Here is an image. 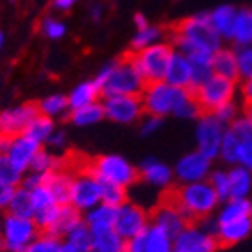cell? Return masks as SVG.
I'll return each mask as SVG.
<instances>
[{
	"mask_svg": "<svg viewBox=\"0 0 252 252\" xmlns=\"http://www.w3.org/2000/svg\"><path fill=\"white\" fill-rule=\"evenodd\" d=\"M145 106V113L156 115V117H177L184 120H198L203 115L194 90L173 87L168 81H156L147 83L143 94H141Z\"/></svg>",
	"mask_w": 252,
	"mask_h": 252,
	"instance_id": "1",
	"label": "cell"
},
{
	"mask_svg": "<svg viewBox=\"0 0 252 252\" xmlns=\"http://www.w3.org/2000/svg\"><path fill=\"white\" fill-rule=\"evenodd\" d=\"M171 44L180 53L192 57V55L203 53H215L222 46V37L215 32L210 23V13L206 14H194L177 21L169 29Z\"/></svg>",
	"mask_w": 252,
	"mask_h": 252,
	"instance_id": "2",
	"label": "cell"
},
{
	"mask_svg": "<svg viewBox=\"0 0 252 252\" xmlns=\"http://www.w3.org/2000/svg\"><path fill=\"white\" fill-rule=\"evenodd\" d=\"M169 198L177 203L189 222H201L214 217L222 203L208 180L180 184L169 190Z\"/></svg>",
	"mask_w": 252,
	"mask_h": 252,
	"instance_id": "3",
	"label": "cell"
},
{
	"mask_svg": "<svg viewBox=\"0 0 252 252\" xmlns=\"http://www.w3.org/2000/svg\"><path fill=\"white\" fill-rule=\"evenodd\" d=\"M94 80L102 89L104 95H141L147 87V81L134 65L130 55L127 53L124 59L106 63L99 69Z\"/></svg>",
	"mask_w": 252,
	"mask_h": 252,
	"instance_id": "4",
	"label": "cell"
},
{
	"mask_svg": "<svg viewBox=\"0 0 252 252\" xmlns=\"http://www.w3.org/2000/svg\"><path fill=\"white\" fill-rule=\"evenodd\" d=\"M175 53V46L171 42H157L148 48H143L139 51H130V59L141 72L147 83H156V81H162L168 65L173 59Z\"/></svg>",
	"mask_w": 252,
	"mask_h": 252,
	"instance_id": "5",
	"label": "cell"
},
{
	"mask_svg": "<svg viewBox=\"0 0 252 252\" xmlns=\"http://www.w3.org/2000/svg\"><path fill=\"white\" fill-rule=\"evenodd\" d=\"M0 233L7 252H25L29 245L41 235L34 219L18 217L5 212L0 219Z\"/></svg>",
	"mask_w": 252,
	"mask_h": 252,
	"instance_id": "6",
	"label": "cell"
},
{
	"mask_svg": "<svg viewBox=\"0 0 252 252\" xmlns=\"http://www.w3.org/2000/svg\"><path fill=\"white\" fill-rule=\"evenodd\" d=\"M89 166L99 180L111 182V184L122 185L127 189H130L139 180L138 168L132 162H129L126 157L117 156V154L95 157Z\"/></svg>",
	"mask_w": 252,
	"mask_h": 252,
	"instance_id": "7",
	"label": "cell"
},
{
	"mask_svg": "<svg viewBox=\"0 0 252 252\" xmlns=\"http://www.w3.org/2000/svg\"><path fill=\"white\" fill-rule=\"evenodd\" d=\"M238 85L240 81H233L214 74L205 83L199 85L198 89H194V97H196L203 113H212L219 106L229 101H236Z\"/></svg>",
	"mask_w": 252,
	"mask_h": 252,
	"instance_id": "8",
	"label": "cell"
},
{
	"mask_svg": "<svg viewBox=\"0 0 252 252\" xmlns=\"http://www.w3.org/2000/svg\"><path fill=\"white\" fill-rule=\"evenodd\" d=\"M99 203H101V180L95 177V173L90 169V166L72 173L69 205L85 214Z\"/></svg>",
	"mask_w": 252,
	"mask_h": 252,
	"instance_id": "9",
	"label": "cell"
},
{
	"mask_svg": "<svg viewBox=\"0 0 252 252\" xmlns=\"http://www.w3.org/2000/svg\"><path fill=\"white\" fill-rule=\"evenodd\" d=\"M226 129L227 126H224L214 113H203L196 120V150H199L208 159L217 160Z\"/></svg>",
	"mask_w": 252,
	"mask_h": 252,
	"instance_id": "10",
	"label": "cell"
},
{
	"mask_svg": "<svg viewBox=\"0 0 252 252\" xmlns=\"http://www.w3.org/2000/svg\"><path fill=\"white\" fill-rule=\"evenodd\" d=\"M101 102L104 117L115 124L130 126L147 115L141 95H104Z\"/></svg>",
	"mask_w": 252,
	"mask_h": 252,
	"instance_id": "11",
	"label": "cell"
},
{
	"mask_svg": "<svg viewBox=\"0 0 252 252\" xmlns=\"http://www.w3.org/2000/svg\"><path fill=\"white\" fill-rule=\"evenodd\" d=\"M219 240L201 222H189L175 236V251L178 252H217Z\"/></svg>",
	"mask_w": 252,
	"mask_h": 252,
	"instance_id": "12",
	"label": "cell"
},
{
	"mask_svg": "<svg viewBox=\"0 0 252 252\" xmlns=\"http://www.w3.org/2000/svg\"><path fill=\"white\" fill-rule=\"evenodd\" d=\"M212 169H214V160L203 156L199 150H192L177 160L173 171L178 184H194V182L208 180Z\"/></svg>",
	"mask_w": 252,
	"mask_h": 252,
	"instance_id": "13",
	"label": "cell"
},
{
	"mask_svg": "<svg viewBox=\"0 0 252 252\" xmlns=\"http://www.w3.org/2000/svg\"><path fill=\"white\" fill-rule=\"evenodd\" d=\"M41 148V143L29 138L27 134L13 136V138L4 136L2 143H0V152L5 154L11 159V162L23 173H29L30 164H32V160H34V157L37 156V152Z\"/></svg>",
	"mask_w": 252,
	"mask_h": 252,
	"instance_id": "14",
	"label": "cell"
},
{
	"mask_svg": "<svg viewBox=\"0 0 252 252\" xmlns=\"http://www.w3.org/2000/svg\"><path fill=\"white\" fill-rule=\"evenodd\" d=\"M150 224L152 217L143 206L136 205L132 201H127L122 206H118L115 229L126 240L134 238L139 233H143Z\"/></svg>",
	"mask_w": 252,
	"mask_h": 252,
	"instance_id": "15",
	"label": "cell"
},
{
	"mask_svg": "<svg viewBox=\"0 0 252 252\" xmlns=\"http://www.w3.org/2000/svg\"><path fill=\"white\" fill-rule=\"evenodd\" d=\"M39 115L37 102H21L0 111V129L4 136H20L25 134L29 124Z\"/></svg>",
	"mask_w": 252,
	"mask_h": 252,
	"instance_id": "16",
	"label": "cell"
},
{
	"mask_svg": "<svg viewBox=\"0 0 252 252\" xmlns=\"http://www.w3.org/2000/svg\"><path fill=\"white\" fill-rule=\"evenodd\" d=\"M175 249V238L156 224L139 233L134 238L127 240L126 252H173Z\"/></svg>",
	"mask_w": 252,
	"mask_h": 252,
	"instance_id": "17",
	"label": "cell"
},
{
	"mask_svg": "<svg viewBox=\"0 0 252 252\" xmlns=\"http://www.w3.org/2000/svg\"><path fill=\"white\" fill-rule=\"evenodd\" d=\"M150 217H152V224H156V226H159L160 229L169 233L173 238H175V236L189 224L187 217L182 214L178 205L173 201L169 196L166 199H162V201L152 210Z\"/></svg>",
	"mask_w": 252,
	"mask_h": 252,
	"instance_id": "18",
	"label": "cell"
},
{
	"mask_svg": "<svg viewBox=\"0 0 252 252\" xmlns=\"http://www.w3.org/2000/svg\"><path fill=\"white\" fill-rule=\"evenodd\" d=\"M139 178L148 184L154 189L159 190H171L175 182V171L168 164L159 160L157 157H145L139 164Z\"/></svg>",
	"mask_w": 252,
	"mask_h": 252,
	"instance_id": "19",
	"label": "cell"
},
{
	"mask_svg": "<svg viewBox=\"0 0 252 252\" xmlns=\"http://www.w3.org/2000/svg\"><path fill=\"white\" fill-rule=\"evenodd\" d=\"M215 238L219 240L220 247H231L252 235V219L244 217L227 222H217L215 220Z\"/></svg>",
	"mask_w": 252,
	"mask_h": 252,
	"instance_id": "20",
	"label": "cell"
},
{
	"mask_svg": "<svg viewBox=\"0 0 252 252\" xmlns=\"http://www.w3.org/2000/svg\"><path fill=\"white\" fill-rule=\"evenodd\" d=\"M164 81H168L173 87L192 90V62L189 60L187 55L175 50L166 76H164Z\"/></svg>",
	"mask_w": 252,
	"mask_h": 252,
	"instance_id": "21",
	"label": "cell"
},
{
	"mask_svg": "<svg viewBox=\"0 0 252 252\" xmlns=\"http://www.w3.org/2000/svg\"><path fill=\"white\" fill-rule=\"evenodd\" d=\"M212 69L214 74L222 76L227 80L240 81L238 74V59H236L235 46H220L212 57Z\"/></svg>",
	"mask_w": 252,
	"mask_h": 252,
	"instance_id": "22",
	"label": "cell"
},
{
	"mask_svg": "<svg viewBox=\"0 0 252 252\" xmlns=\"http://www.w3.org/2000/svg\"><path fill=\"white\" fill-rule=\"evenodd\" d=\"M117 210L115 206L106 205V203H99L94 208L87 210L83 214V222L92 229V231H101V229H109L115 227V220H117Z\"/></svg>",
	"mask_w": 252,
	"mask_h": 252,
	"instance_id": "23",
	"label": "cell"
},
{
	"mask_svg": "<svg viewBox=\"0 0 252 252\" xmlns=\"http://www.w3.org/2000/svg\"><path fill=\"white\" fill-rule=\"evenodd\" d=\"M127 240L115 227L94 231L90 252H126Z\"/></svg>",
	"mask_w": 252,
	"mask_h": 252,
	"instance_id": "24",
	"label": "cell"
},
{
	"mask_svg": "<svg viewBox=\"0 0 252 252\" xmlns=\"http://www.w3.org/2000/svg\"><path fill=\"white\" fill-rule=\"evenodd\" d=\"M236 14H238V9L235 5H219L217 9H214L210 13V23L215 29L222 41H231L233 29H235V21Z\"/></svg>",
	"mask_w": 252,
	"mask_h": 252,
	"instance_id": "25",
	"label": "cell"
},
{
	"mask_svg": "<svg viewBox=\"0 0 252 252\" xmlns=\"http://www.w3.org/2000/svg\"><path fill=\"white\" fill-rule=\"evenodd\" d=\"M229 198H251L252 194V171L245 166H229Z\"/></svg>",
	"mask_w": 252,
	"mask_h": 252,
	"instance_id": "26",
	"label": "cell"
},
{
	"mask_svg": "<svg viewBox=\"0 0 252 252\" xmlns=\"http://www.w3.org/2000/svg\"><path fill=\"white\" fill-rule=\"evenodd\" d=\"M69 104L71 109L81 108V106L92 104L102 99V89L97 85L95 80H87L81 81L69 92Z\"/></svg>",
	"mask_w": 252,
	"mask_h": 252,
	"instance_id": "27",
	"label": "cell"
},
{
	"mask_svg": "<svg viewBox=\"0 0 252 252\" xmlns=\"http://www.w3.org/2000/svg\"><path fill=\"white\" fill-rule=\"evenodd\" d=\"M252 201L249 198H227L220 203L219 210L215 212V220L217 222H227V220H236V219L251 217Z\"/></svg>",
	"mask_w": 252,
	"mask_h": 252,
	"instance_id": "28",
	"label": "cell"
},
{
	"mask_svg": "<svg viewBox=\"0 0 252 252\" xmlns=\"http://www.w3.org/2000/svg\"><path fill=\"white\" fill-rule=\"evenodd\" d=\"M81 222H83V214H81L80 210H76L72 205H62L57 222H55L50 231H46V233L59 236V238L63 240L76 226H80Z\"/></svg>",
	"mask_w": 252,
	"mask_h": 252,
	"instance_id": "29",
	"label": "cell"
},
{
	"mask_svg": "<svg viewBox=\"0 0 252 252\" xmlns=\"http://www.w3.org/2000/svg\"><path fill=\"white\" fill-rule=\"evenodd\" d=\"M71 180H72V173H69L67 169L44 175V184L50 187V190L53 192V196L57 198V201H59L60 205H69V198H71Z\"/></svg>",
	"mask_w": 252,
	"mask_h": 252,
	"instance_id": "30",
	"label": "cell"
},
{
	"mask_svg": "<svg viewBox=\"0 0 252 252\" xmlns=\"http://www.w3.org/2000/svg\"><path fill=\"white\" fill-rule=\"evenodd\" d=\"M104 118H106L104 108H102L101 101L92 102V104H87V106H81V108L71 109V113H69V120H71V124L76 127L95 126V124L102 122Z\"/></svg>",
	"mask_w": 252,
	"mask_h": 252,
	"instance_id": "31",
	"label": "cell"
},
{
	"mask_svg": "<svg viewBox=\"0 0 252 252\" xmlns=\"http://www.w3.org/2000/svg\"><path fill=\"white\" fill-rule=\"evenodd\" d=\"M39 113L44 117H50L53 120L62 118L71 113V104H69V97L63 94H51V95L42 97L41 101L37 102Z\"/></svg>",
	"mask_w": 252,
	"mask_h": 252,
	"instance_id": "32",
	"label": "cell"
},
{
	"mask_svg": "<svg viewBox=\"0 0 252 252\" xmlns=\"http://www.w3.org/2000/svg\"><path fill=\"white\" fill-rule=\"evenodd\" d=\"M62 169H65L63 157H59L53 150L41 148L37 152V156L34 157V160H32V164H30L29 171L39 173V175H50V173L62 171Z\"/></svg>",
	"mask_w": 252,
	"mask_h": 252,
	"instance_id": "33",
	"label": "cell"
},
{
	"mask_svg": "<svg viewBox=\"0 0 252 252\" xmlns=\"http://www.w3.org/2000/svg\"><path fill=\"white\" fill-rule=\"evenodd\" d=\"M7 212L13 215H18V217L34 219L35 205H34V198H32V190L18 185L13 192V198L9 201Z\"/></svg>",
	"mask_w": 252,
	"mask_h": 252,
	"instance_id": "34",
	"label": "cell"
},
{
	"mask_svg": "<svg viewBox=\"0 0 252 252\" xmlns=\"http://www.w3.org/2000/svg\"><path fill=\"white\" fill-rule=\"evenodd\" d=\"M233 46H247L252 44V9H238L235 21V29L231 35Z\"/></svg>",
	"mask_w": 252,
	"mask_h": 252,
	"instance_id": "35",
	"label": "cell"
},
{
	"mask_svg": "<svg viewBox=\"0 0 252 252\" xmlns=\"http://www.w3.org/2000/svg\"><path fill=\"white\" fill-rule=\"evenodd\" d=\"M55 130H57V126H55L53 118L44 117V115L39 113L37 117H35L34 120L29 124V127H27V130H25V134L29 136V138L35 139L37 143H41L42 147H44Z\"/></svg>",
	"mask_w": 252,
	"mask_h": 252,
	"instance_id": "36",
	"label": "cell"
},
{
	"mask_svg": "<svg viewBox=\"0 0 252 252\" xmlns=\"http://www.w3.org/2000/svg\"><path fill=\"white\" fill-rule=\"evenodd\" d=\"M240 147H242V139L231 129H226V134H224L222 143H220V150H219V160H222L227 166L238 164Z\"/></svg>",
	"mask_w": 252,
	"mask_h": 252,
	"instance_id": "37",
	"label": "cell"
},
{
	"mask_svg": "<svg viewBox=\"0 0 252 252\" xmlns=\"http://www.w3.org/2000/svg\"><path fill=\"white\" fill-rule=\"evenodd\" d=\"M127 190L129 189L122 187V185L101 180V203H106V205H111L115 208H118V206H122L124 203L129 201V192Z\"/></svg>",
	"mask_w": 252,
	"mask_h": 252,
	"instance_id": "38",
	"label": "cell"
},
{
	"mask_svg": "<svg viewBox=\"0 0 252 252\" xmlns=\"http://www.w3.org/2000/svg\"><path fill=\"white\" fill-rule=\"evenodd\" d=\"M162 35L164 30L156 25H148L147 29L138 30L136 35L132 37V41H130V51H139L143 48L152 46V44H157V42H160Z\"/></svg>",
	"mask_w": 252,
	"mask_h": 252,
	"instance_id": "39",
	"label": "cell"
},
{
	"mask_svg": "<svg viewBox=\"0 0 252 252\" xmlns=\"http://www.w3.org/2000/svg\"><path fill=\"white\" fill-rule=\"evenodd\" d=\"M92 236L94 231L90 229L85 222H81L80 226H76L67 236H65V242L76 247L80 252H90V247H92Z\"/></svg>",
	"mask_w": 252,
	"mask_h": 252,
	"instance_id": "40",
	"label": "cell"
},
{
	"mask_svg": "<svg viewBox=\"0 0 252 252\" xmlns=\"http://www.w3.org/2000/svg\"><path fill=\"white\" fill-rule=\"evenodd\" d=\"M23 177H25V173L20 171V169L11 162V159H9L5 154L0 152V184L18 187V185H21V182H23Z\"/></svg>",
	"mask_w": 252,
	"mask_h": 252,
	"instance_id": "41",
	"label": "cell"
},
{
	"mask_svg": "<svg viewBox=\"0 0 252 252\" xmlns=\"http://www.w3.org/2000/svg\"><path fill=\"white\" fill-rule=\"evenodd\" d=\"M208 182L214 187V190L219 194L220 201H226L229 198V173L224 168H214L208 177Z\"/></svg>",
	"mask_w": 252,
	"mask_h": 252,
	"instance_id": "42",
	"label": "cell"
},
{
	"mask_svg": "<svg viewBox=\"0 0 252 252\" xmlns=\"http://www.w3.org/2000/svg\"><path fill=\"white\" fill-rule=\"evenodd\" d=\"M60 244H62V238L50 233H41L37 238L29 245L25 252H59Z\"/></svg>",
	"mask_w": 252,
	"mask_h": 252,
	"instance_id": "43",
	"label": "cell"
},
{
	"mask_svg": "<svg viewBox=\"0 0 252 252\" xmlns=\"http://www.w3.org/2000/svg\"><path fill=\"white\" fill-rule=\"evenodd\" d=\"M236 50V59H238V74L240 81L251 80L252 78V44L247 46H238Z\"/></svg>",
	"mask_w": 252,
	"mask_h": 252,
	"instance_id": "44",
	"label": "cell"
},
{
	"mask_svg": "<svg viewBox=\"0 0 252 252\" xmlns=\"http://www.w3.org/2000/svg\"><path fill=\"white\" fill-rule=\"evenodd\" d=\"M242 109H244V106H240L236 101H229V102H226V104L219 106V108L215 109V111H212V113H214L224 126H229V124L242 113Z\"/></svg>",
	"mask_w": 252,
	"mask_h": 252,
	"instance_id": "45",
	"label": "cell"
},
{
	"mask_svg": "<svg viewBox=\"0 0 252 252\" xmlns=\"http://www.w3.org/2000/svg\"><path fill=\"white\" fill-rule=\"evenodd\" d=\"M227 129H231L233 132L242 139V141H244V139L252 138V120L244 113V109H242V113H240L238 117H236L235 120L227 126Z\"/></svg>",
	"mask_w": 252,
	"mask_h": 252,
	"instance_id": "46",
	"label": "cell"
},
{
	"mask_svg": "<svg viewBox=\"0 0 252 252\" xmlns=\"http://www.w3.org/2000/svg\"><path fill=\"white\" fill-rule=\"evenodd\" d=\"M41 32L46 35L48 39H62L65 35V25H63L60 20H55L51 16H46L41 23Z\"/></svg>",
	"mask_w": 252,
	"mask_h": 252,
	"instance_id": "47",
	"label": "cell"
},
{
	"mask_svg": "<svg viewBox=\"0 0 252 252\" xmlns=\"http://www.w3.org/2000/svg\"><path fill=\"white\" fill-rule=\"evenodd\" d=\"M164 118L156 117V115H145L143 120H141V126H139V134L148 138V136H154L157 130L162 127Z\"/></svg>",
	"mask_w": 252,
	"mask_h": 252,
	"instance_id": "48",
	"label": "cell"
},
{
	"mask_svg": "<svg viewBox=\"0 0 252 252\" xmlns=\"http://www.w3.org/2000/svg\"><path fill=\"white\" fill-rule=\"evenodd\" d=\"M238 164L240 166H245V168L252 171V138L244 139V141H242L240 156H238Z\"/></svg>",
	"mask_w": 252,
	"mask_h": 252,
	"instance_id": "49",
	"label": "cell"
},
{
	"mask_svg": "<svg viewBox=\"0 0 252 252\" xmlns=\"http://www.w3.org/2000/svg\"><path fill=\"white\" fill-rule=\"evenodd\" d=\"M69 143V139H67V132L62 129H57L51 134V138L48 139V147H50V150H62V148H65Z\"/></svg>",
	"mask_w": 252,
	"mask_h": 252,
	"instance_id": "50",
	"label": "cell"
},
{
	"mask_svg": "<svg viewBox=\"0 0 252 252\" xmlns=\"http://www.w3.org/2000/svg\"><path fill=\"white\" fill-rule=\"evenodd\" d=\"M238 94H240L242 106H244V108H252V78L251 80L240 81Z\"/></svg>",
	"mask_w": 252,
	"mask_h": 252,
	"instance_id": "51",
	"label": "cell"
},
{
	"mask_svg": "<svg viewBox=\"0 0 252 252\" xmlns=\"http://www.w3.org/2000/svg\"><path fill=\"white\" fill-rule=\"evenodd\" d=\"M14 189H16V187L0 184V212H7L9 201H11V198H13Z\"/></svg>",
	"mask_w": 252,
	"mask_h": 252,
	"instance_id": "52",
	"label": "cell"
},
{
	"mask_svg": "<svg viewBox=\"0 0 252 252\" xmlns=\"http://www.w3.org/2000/svg\"><path fill=\"white\" fill-rule=\"evenodd\" d=\"M76 4V0H53V7L59 11H67Z\"/></svg>",
	"mask_w": 252,
	"mask_h": 252,
	"instance_id": "53",
	"label": "cell"
},
{
	"mask_svg": "<svg viewBox=\"0 0 252 252\" xmlns=\"http://www.w3.org/2000/svg\"><path fill=\"white\" fill-rule=\"evenodd\" d=\"M134 23H136V29H138V30H143V29H147V27L150 25L143 14H136V16H134Z\"/></svg>",
	"mask_w": 252,
	"mask_h": 252,
	"instance_id": "54",
	"label": "cell"
},
{
	"mask_svg": "<svg viewBox=\"0 0 252 252\" xmlns=\"http://www.w3.org/2000/svg\"><path fill=\"white\" fill-rule=\"evenodd\" d=\"M59 252H80L76 247H72L69 242H65V240H62V244H60V249Z\"/></svg>",
	"mask_w": 252,
	"mask_h": 252,
	"instance_id": "55",
	"label": "cell"
},
{
	"mask_svg": "<svg viewBox=\"0 0 252 252\" xmlns=\"http://www.w3.org/2000/svg\"><path fill=\"white\" fill-rule=\"evenodd\" d=\"M244 113L247 115V117L252 120V108H244Z\"/></svg>",
	"mask_w": 252,
	"mask_h": 252,
	"instance_id": "56",
	"label": "cell"
},
{
	"mask_svg": "<svg viewBox=\"0 0 252 252\" xmlns=\"http://www.w3.org/2000/svg\"><path fill=\"white\" fill-rule=\"evenodd\" d=\"M5 251V245H4V238H2V233H0V252Z\"/></svg>",
	"mask_w": 252,
	"mask_h": 252,
	"instance_id": "57",
	"label": "cell"
},
{
	"mask_svg": "<svg viewBox=\"0 0 252 252\" xmlns=\"http://www.w3.org/2000/svg\"><path fill=\"white\" fill-rule=\"evenodd\" d=\"M2 46H4V34L0 32V50H2Z\"/></svg>",
	"mask_w": 252,
	"mask_h": 252,
	"instance_id": "58",
	"label": "cell"
},
{
	"mask_svg": "<svg viewBox=\"0 0 252 252\" xmlns=\"http://www.w3.org/2000/svg\"><path fill=\"white\" fill-rule=\"evenodd\" d=\"M2 139H4V132H2V129H0V143H2Z\"/></svg>",
	"mask_w": 252,
	"mask_h": 252,
	"instance_id": "59",
	"label": "cell"
},
{
	"mask_svg": "<svg viewBox=\"0 0 252 252\" xmlns=\"http://www.w3.org/2000/svg\"><path fill=\"white\" fill-rule=\"evenodd\" d=\"M251 219H252V208H251Z\"/></svg>",
	"mask_w": 252,
	"mask_h": 252,
	"instance_id": "60",
	"label": "cell"
},
{
	"mask_svg": "<svg viewBox=\"0 0 252 252\" xmlns=\"http://www.w3.org/2000/svg\"><path fill=\"white\" fill-rule=\"evenodd\" d=\"M173 252H178V251H175V249H173Z\"/></svg>",
	"mask_w": 252,
	"mask_h": 252,
	"instance_id": "61",
	"label": "cell"
},
{
	"mask_svg": "<svg viewBox=\"0 0 252 252\" xmlns=\"http://www.w3.org/2000/svg\"><path fill=\"white\" fill-rule=\"evenodd\" d=\"M0 219H2V215H0Z\"/></svg>",
	"mask_w": 252,
	"mask_h": 252,
	"instance_id": "62",
	"label": "cell"
}]
</instances>
